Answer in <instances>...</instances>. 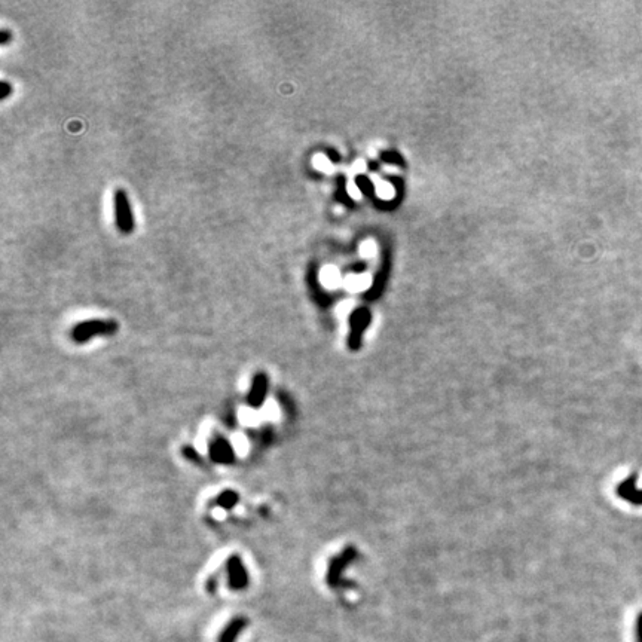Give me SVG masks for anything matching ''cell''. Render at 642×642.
Instances as JSON below:
<instances>
[{
  "label": "cell",
  "instance_id": "cell-1",
  "mask_svg": "<svg viewBox=\"0 0 642 642\" xmlns=\"http://www.w3.org/2000/svg\"><path fill=\"white\" fill-rule=\"evenodd\" d=\"M119 329V326L115 320H87L78 323L73 329H71V339L76 344H85V342L91 340L93 338L100 336H113Z\"/></svg>",
  "mask_w": 642,
  "mask_h": 642
},
{
  "label": "cell",
  "instance_id": "cell-2",
  "mask_svg": "<svg viewBox=\"0 0 642 642\" xmlns=\"http://www.w3.org/2000/svg\"><path fill=\"white\" fill-rule=\"evenodd\" d=\"M113 208H115V223L118 231L124 235H130L134 231L136 222L130 199H128L125 191L117 189L115 196H113Z\"/></svg>",
  "mask_w": 642,
  "mask_h": 642
},
{
  "label": "cell",
  "instance_id": "cell-3",
  "mask_svg": "<svg viewBox=\"0 0 642 642\" xmlns=\"http://www.w3.org/2000/svg\"><path fill=\"white\" fill-rule=\"evenodd\" d=\"M226 574H227V586L231 590L241 592L246 590L250 584L247 568L242 562L239 554H231L226 561Z\"/></svg>",
  "mask_w": 642,
  "mask_h": 642
},
{
  "label": "cell",
  "instance_id": "cell-4",
  "mask_svg": "<svg viewBox=\"0 0 642 642\" xmlns=\"http://www.w3.org/2000/svg\"><path fill=\"white\" fill-rule=\"evenodd\" d=\"M210 460L216 464L231 465L235 463V449L232 444L222 434H214L208 441Z\"/></svg>",
  "mask_w": 642,
  "mask_h": 642
},
{
  "label": "cell",
  "instance_id": "cell-5",
  "mask_svg": "<svg viewBox=\"0 0 642 642\" xmlns=\"http://www.w3.org/2000/svg\"><path fill=\"white\" fill-rule=\"evenodd\" d=\"M269 391V378L266 374L259 372L251 379L250 390L247 393V405L251 409H261L265 405V400Z\"/></svg>",
  "mask_w": 642,
  "mask_h": 642
},
{
  "label": "cell",
  "instance_id": "cell-6",
  "mask_svg": "<svg viewBox=\"0 0 642 642\" xmlns=\"http://www.w3.org/2000/svg\"><path fill=\"white\" fill-rule=\"evenodd\" d=\"M638 473H632L617 487V495L634 506H642V491L636 489Z\"/></svg>",
  "mask_w": 642,
  "mask_h": 642
},
{
  "label": "cell",
  "instance_id": "cell-7",
  "mask_svg": "<svg viewBox=\"0 0 642 642\" xmlns=\"http://www.w3.org/2000/svg\"><path fill=\"white\" fill-rule=\"evenodd\" d=\"M247 626H249V619L247 617H244V616L234 617L230 623H227L223 627V631L219 635V641L218 642H237V638L242 632H244V629H246Z\"/></svg>",
  "mask_w": 642,
  "mask_h": 642
},
{
  "label": "cell",
  "instance_id": "cell-8",
  "mask_svg": "<svg viewBox=\"0 0 642 642\" xmlns=\"http://www.w3.org/2000/svg\"><path fill=\"white\" fill-rule=\"evenodd\" d=\"M344 284H345V287L350 292H364V290H367L370 287V285H372V277H370L366 273H363V274H350L344 280Z\"/></svg>",
  "mask_w": 642,
  "mask_h": 642
},
{
  "label": "cell",
  "instance_id": "cell-9",
  "mask_svg": "<svg viewBox=\"0 0 642 642\" xmlns=\"http://www.w3.org/2000/svg\"><path fill=\"white\" fill-rule=\"evenodd\" d=\"M320 281L323 285L329 289H336L338 285L342 283V277L339 274V271L333 266H326L321 274H320Z\"/></svg>",
  "mask_w": 642,
  "mask_h": 642
},
{
  "label": "cell",
  "instance_id": "cell-10",
  "mask_svg": "<svg viewBox=\"0 0 642 642\" xmlns=\"http://www.w3.org/2000/svg\"><path fill=\"white\" fill-rule=\"evenodd\" d=\"M239 503V494L232 491V489H226L219 497L216 498V504L222 507L223 510H232L237 504Z\"/></svg>",
  "mask_w": 642,
  "mask_h": 642
},
{
  "label": "cell",
  "instance_id": "cell-11",
  "mask_svg": "<svg viewBox=\"0 0 642 642\" xmlns=\"http://www.w3.org/2000/svg\"><path fill=\"white\" fill-rule=\"evenodd\" d=\"M374 182H375V191H376V195L381 198V199H385V201H390V199L394 198L396 195V189L393 184L390 182H385V180H379L376 176H372Z\"/></svg>",
  "mask_w": 642,
  "mask_h": 642
},
{
  "label": "cell",
  "instance_id": "cell-12",
  "mask_svg": "<svg viewBox=\"0 0 642 642\" xmlns=\"http://www.w3.org/2000/svg\"><path fill=\"white\" fill-rule=\"evenodd\" d=\"M360 254L363 256V258H366V259H372L374 256L376 254V244H375V241L367 239V241L362 242V246H360Z\"/></svg>",
  "mask_w": 642,
  "mask_h": 642
},
{
  "label": "cell",
  "instance_id": "cell-13",
  "mask_svg": "<svg viewBox=\"0 0 642 642\" xmlns=\"http://www.w3.org/2000/svg\"><path fill=\"white\" fill-rule=\"evenodd\" d=\"M314 165H316L319 170L324 171V173H331V171L333 170L332 161L327 158L326 155H317L316 158H314Z\"/></svg>",
  "mask_w": 642,
  "mask_h": 642
},
{
  "label": "cell",
  "instance_id": "cell-14",
  "mask_svg": "<svg viewBox=\"0 0 642 642\" xmlns=\"http://www.w3.org/2000/svg\"><path fill=\"white\" fill-rule=\"evenodd\" d=\"M347 194H348L352 199H360V198H362V189H360L359 184H357V182L348 183Z\"/></svg>",
  "mask_w": 642,
  "mask_h": 642
},
{
  "label": "cell",
  "instance_id": "cell-15",
  "mask_svg": "<svg viewBox=\"0 0 642 642\" xmlns=\"http://www.w3.org/2000/svg\"><path fill=\"white\" fill-rule=\"evenodd\" d=\"M183 456H184V458H186V460H189V461H195V463L199 461V453H198L196 449H194L192 446L183 448Z\"/></svg>",
  "mask_w": 642,
  "mask_h": 642
},
{
  "label": "cell",
  "instance_id": "cell-16",
  "mask_svg": "<svg viewBox=\"0 0 642 642\" xmlns=\"http://www.w3.org/2000/svg\"><path fill=\"white\" fill-rule=\"evenodd\" d=\"M12 94V87H11V83L6 82V81H2V83H0V98L2 100H6L9 95Z\"/></svg>",
  "mask_w": 642,
  "mask_h": 642
},
{
  "label": "cell",
  "instance_id": "cell-17",
  "mask_svg": "<svg viewBox=\"0 0 642 642\" xmlns=\"http://www.w3.org/2000/svg\"><path fill=\"white\" fill-rule=\"evenodd\" d=\"M11 39H12V35L6 30V28H2V32H0V45L6 47Z\"/></svg>",
  "mask_w": 642,
  "mask_h": 642
},
{
  "label": "cell",
  "instance_id": "cell-18",
  "mask_svg": "<svg viewBox=\"0 0 642 642\" xmlns=\"http://www.w3.org/2000/svg\"><path fill=\"white\" fill-rule=\"evenodd\" d=\"M216 590H218V576H216V577H211V578L207 581V592L214 593Z\"/></svg>",
  "mask_w": 642,
  "mask_h": 642
},
{
  "label": "cell",
  "instance_id": "cell-19",
  "mask_svg": "<svg viewBox=\"0 0 642 642\" xmlns=\"http://www.w3.org/2000/svg\"><path fill=\"white\" fill-rule=\"evenodd\" d=\"M354 171H355V173H359V174L364 173V171H366V164H364L363 161H357V162L354 164Z\"/></svg>",
  "mask_w": 642,
  "mask_h": 642
},
{
  "label": "cell",
  "instance_id": "cell-20",
  "mask_svg": "<svg viewBox=\"0 0 642 642\" xmlns=\"http://www.w3.org/2000/svg\"><path fill=\"white\" fill-rule=\"evenodd\" d=\"M636 634H638V641L642 642V612L639 614L638 617V623H636Z\"/></svg>",
  "mask_w": 642,
  "mask_h": 642
}]
</instances>
